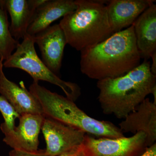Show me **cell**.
<instances>
[{
  "mask_svg": "<svg viewBox=\"0 0 156 156\" xmlns=\"http://www.w3.org/2000/svg\"><path fill=\"white\" fill-rule=\"evenodd\" d=\"M81 72L98 81L126 75L140 64L133 26L81 50Z\"/></svg>",
  "mask_w": 156,
  "mask_h": 156,
  "instance_id": "cell-1",
  "label": "cell"
},
{
  "mask_svg": "<svg viewBox=\"0 0 156 156\" xmlns=\"http://www.w3.org/2000/svg\"><path fill=\"white\" fill-rule=\"evenodd\" d=\"M150 66L144 60L125 75L98 81V100L104 114L125 119L151 94L156 103V76Z\"/></svg>",
  "mask_w": 156,
  "mask_h": 156,
  "instance_id": "cell-2",
  "label": "cell"
},
{
  "mask_svg": "<svg viewBox=\"0 0 156 156\" xmlns=\"http://www.w3.org/2000/svg\"><path fill=\"white\" fill-rule=\"evenodd\" d=\"M76 9L62 17L58 24L67 44L81 51L99 44L114 34L109 21L106 2L76 0Z\"/></svg>",
  "mask_w": 156,
  "mask_h": 156,
  "instance_id": "cell-3",
  "label": "cell"
},
{
  "mask_svg": "<svg viewBox=\"0 0 156 156\" xmlns=\"http://www.w3.org/2000/svg\"><path fill=\"white\" fill-rule=\"evenodd\" d=\"M29 91L38 101L45 117L51 118L80 131L100 138L125 136L119 127L111 122L95 119L79 108L74 101L51 92L33 82Z\"/></svg>",
  "mask_w": 156,
  "mask_h": 156,
  "instance_id": "cell-4",
  "label": "cell"
},
{
  "mask_svg": "<svg viewBox=\"0 0 156 156\" xmlns=\"http://www.w3.org/2000/svg\"><path fill=\"white\" fill-rule=\"evenodd\" d=\"M13 53L3 63V67L19 69L27 73L34 82L44 81L58 86L62 89L66 97L75 101L81 95L77 84L62 80L56 75L39 58L35 49L34 36L27 34Z\"/></svg>",
  "mask_w": 156,
  "mask_h": 156,
  "instance_id": "cell-5",
  "label": "cell"
},
{
  "mask_svg": "<svg viewBox=\"0 0 156 156\" xmlns=\"http://www.w3.org/2000/svg\"><path fill=\"white\" fill-rule=\"evenodd\" d=\"M147 147L146 135L138 132L117 138H95L86 134L77 149L81 156H140Z\"/></svg>",
  "mask_w": 156,
  "mask_h": 156,
  "instance_id": "cell-6",
  "label": "cell"
},
{
  "mask_svg": "<svg viewBox=\"0 0 156 156\" xmlns=\"http://www.w3.org/2000/svg\"><path fill=\"white\" fill-rule=\"evenodd\" d=\"M41 130L46 141L45 153L58 156L80 145L86 134L56 120L45 117Z\"/></svg>",
  "mask_w": 156,
  "mask_h": 156,
  "instance_id": "cell-7",
  "label": "cell"
},
{
  "mask_svg": "<svg viewBox=\"0 0 156 156\" xmlns=\"http://www.w3.org/2000/svg\"><path fill=\"white\" fill-rule=\"evenodd\" d=\"M44 118V115H20L17 127L11 131H3L5 134L3 141L14 150L37 152Z\"/></svg>",
  "mask_w": 156,
  "mask_h": 156,
  "instance_id": "cell-8",
  "label": "cell"
},
{
  "mask_svg": "<svg viewBox=\"0 0 156 156\" xmlns=\"http://www.w3.org/2000/svg\"><path fill=\"white\" fill-rule=\"evenodd\" d=\"M34 38L41 51L42 61L52 72L59 76L65 47L67 44L60 25L50 26L34 36Z\"/></svg>",
  "mask_w": 156,
  "mask_h": 156,
  "instance_id": "cell-9",
  "label": "cell"
},
{
  "mask_svg": "<svg viewBox=\"0 0 156 156\" xmlns=\"http://www.w3.org/2000/svg\"><path fill=\"white\" fill-rule=\"evenodd\" d=\"M119 124L124 133L134 134L143 132L146 135L147 146L156 141V104L146 98Z\"/></svg>",
  "mask_w": 156,
  "mask_h": 156,
  "instance_id": "cell-10",
  "label": "cell"
},
{
  "mask_svg": "<svg viewBox=\"0 0 156 156\" xmlns=\"http://www.w3.org/2000/svg\"><path fill=\"white\" fill-rule=\"evenodd\" d=\"M0 93L11 104L17 113L44 115L41 104L23 82L20 86L9 80L3 72V62L0 61Z\"/></svg>",
  "mask_w": 156,
  "mask_h": 156,
  "instance_id": "cell-11",
  "label": "cell"
},
{
  "mask_svg": "<svg viewBox=\"0 0 156 156\" xmlns=\"http://www.w3.org/2000/svg\"><path fill=\"white\" fill-rule=\"evenodd\" d=\"M152 0H111L107 3L108 16L114 33L133 25L143 12L153 4Z\"/></svg>",
  "mask_w": 156,
  "mask_h": 156,
  "instance_id": "cell-12",
  "label": "cell"
},
{
  "mask_svg": "<svg viewBox=\"0 0 156 156\" xmlns=\"http://www.w3.org/2000/svg\"><path fill=\"white\" fill-rule=\"evenodd\" d=\"M140 57L148 60L156 52V5L152 4L133 23Z\"/></svg>",
  "mask_w": 156,
  "mask_h": 156,
  "instance_id": "cell-13",
  "label": "cell"
},
{
  "mask_svg": "<svg viewBox=\"0 0 156 156\" xmlns=\"http://www.w3.org/2000/svg\"><path fill=\"white\" fill-rule=\"evenodd\" d=\"M73 0H45L37 8L27 30V34L34 36L50 26L60 17L76 9Z\"/></svg>",
  "mask_w": 156,
  "mask_h": 156,
  "instance_id": "cell-14",
  "label": "cell"
},
{
  "mask_svg": "<svg viewBox=\"0 0 156 156\" xmlns=\"http://www.w3.org/2000/svg\"><path fill=\"white\" fill-rule=\"evenodd\" d=\"M45 0H4L7 12L11 17L10 31L18 41L27 34L37 8Z\"/></svg>",
  "mask_w": 156,
  "mask_h": 156,
  "instance_id": "cell-15",
  "label": "cell"
},
{
  "mask_svg": "<svg viewBox=\"0 0 156 156\" xmlns=\"http://www.w3.org/2000/svg\"><path fill=\"white\" fill-rule=\"evenodd\" d=\"M20 44L10 31V25L4 0H0V61H5Z\"/></svg>",
  "mask_w": 156,
  "mask_h": 156,
  "instance_id": "cell-16",
  "label": "cell"
},
{
  "mask_svg": "<svg viewBox=\"0 0 156 156\" xmlns=\"http://www.w3.org/2000/svg\"><path fill=\"white\" fill-rule=\"evenodd\" d=\"M0 112L2 115L5 122L1 125L2 131H11L15 127V120L18 118L20 115L15 110L8 101L0 95Z\"/></svg>",
  "mask_w": 156,
  "mask_h": 156,
  "instance_id": "cell-17",
  "label": "cell"
},
{
  "mask_svg": "<svg viewBox=\"0 0 156 156\" xmlns=\"http://www.w3.org/2000/svg\"><path fill=\"white\" fill-rule=\"evenodd\" d=\"M10 156H50L45 153V151H38L37 152H28L23 151L13 150L9 153Z\"/></svg>",
  "mask_w": 156,
  "mask_h": 156,
  "instance_id": "cell-18",
  "label": "cell"
},
{
  "mask_svg": "<svg viewBox=\"0 0 156 156\" xmlns=\"http://www.w3.org/2000/svg\"><path fill=\"white\" fill-rule=\"evenodd\" d=\"M140 156H156V144L147 147L144 152Z\"/></svg>",
  "mask_w": 156,
  "mask_h": 156,
  "instance_id": "cell-19",
  "label": "cell"
},
{
  "mask_svg": "<svg viewBox=\"0 0 156 156\" xmlns=\"http://www.w3.org/2000/svg\"><path fill=\"white\" fill-rule=\"evenodd\" d=\"M77 147L61 154L58 156H81L78 151Z\"/></svg>",
  "mask_w": 156,
  "mask_h": 156,
  "instance_id": "cell-20",
  "label": "cell"
},
{
  "mask_svg": "<svg viewBox=\"0 0 156 156\" xmlns=\"http://www.w3.org/2000/svg\"><path fill=\"white\" fill-rule=\"evenodd\" d=\"M151 58L152 59V63L150 66L151 71L153 74L156 76V52L154 53Z\"/></svg>",
  "mask_w": 156,
  "mask_h": 156,
  "instance_id": "cell-21",
  "label": "cell"
}]
</instances>
